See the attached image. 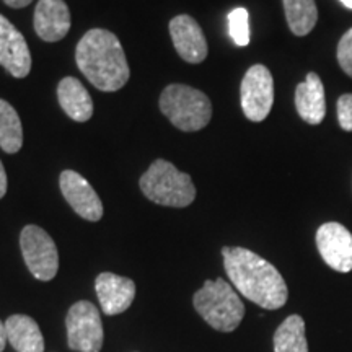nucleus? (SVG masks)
Returning a JSON list of instances; mask_svg holds the SVG:
<instances>
[{
  "mask_svg": "<svg viewBox=\"0 0 352 352\" xmlns=\"http://www.w3.org/2000/svg\"><path fill=\"white\" fill-rule=\"evenodd\" d=\"M223 267L239 292L264 310H277L289 298L283 274L270 261L241 246H223Z\"/></svg>",
  "mask_w": 352,
  "mask_h": 352,
  "instance_id": "1",
  "label": "nucleus"
},
{
  "mask_svg": "<svg viewBox=\"0 0 352 352\" xmlns=\"http://www.w3.org/2000/svg\"><path fill=\"white\" fill-rule=\"evenodd\" d=\"M76 60L80 72L101 91H118L129 80V65L118 36L94 28L77 44Z\"/></svg>",
  "mask_w": 352,
  "mask_h": 352,
  "instance_id": "2",
  "label": "nucleus"
},
{
  "mask_svg": "<svg viewBox=\"0 0 352 352\" xmlns=\"http://www.w3.org/2000/svg\"><path fill=\"white\" fill-rule=\"evenodd\" d=\"M192 305L202 320L220 333H232L245 318V305L239 294L222 277L206 280L192 297Z\"/></svg>",
  "mask_w": 352,
  "mask_h": 352,
  "instance_id": "3",
  "label": "nucleus"
},
{
  "mask_svg": "<svg viewBox=\"0 0 352 352\" xmlns=\"http://www.w3.org/2000/svg\"><path fill=\"white\" fill-rule=\"evenodd\" d=\"M139 183L147 199L166 208H188L196 199V186L191 176L164 158L153 162L140 176Z\"/></svg>",
  "mask_w": 352,
  "mask_h": 352,
  "instance_id": "4",
  "label": "nucleus"
},
{
  "mask_svg": "<svg viewBox=\"0 0 352 352\" xmlns=\"http://www.w3.org/2000/svg\"><path fill=\"white\" fill-rule=\"evenodd\" d=\"M160 109L176 129L196 132L212 118V103L204 91L182 83H171L162 91Z\"/></svg>",
  "mask_w": 352,
  "mask_h": 352,
  "instance_id": "5",
  "label": "nucleus"
},
{
  "mask_svg": "<svg viewBox=\"0 0 352 352\" xmlns=\"http://www.w3.org/2000/svg\"><path fill=\"white\" fill-rule=\"evenodd\" d=\"M67 344L77 352H100L103 347V323L98 308L80 300L69 308L65 316Z\"/></svg>",
  "mask_w": 352,
  "mask_h": 352,
  "instance_id": "6",
  "label": "nucleus"
},
{
  "mask_svg": "<svg viewBox=\"0 0 352 352\" xmlns=\"http://www.w3.org/2000/svg\"><path fill=\"white\" fill-rule=\"evenodd\" d=\"M20 246L26 266L38 280L54 279L59 270V253L50 233L38 226H26L21 230Z\"/></svg>",
  "mask_w": 352,
  "mask_h": 352,
  "instance_id": "7",
  "label": "nucleus"
},
{
  "mask_svg": "<svg viewBox=\"0 0 352 352\" xmlns=\"http://www.w3.org/2000/svg\"><path fill=\"white\" fill-rule=\"evenodd\" d=\"M241 109L253 122H261L270 116L274 103V80L270 69L254 64L246 70L240 87Z\"/></svg>",
  "mask_w": 352,
  "mask_h": 352,
  "instance_id": "8",
  "label": "nucleus"
},
{
  "mask_svg": "<svg viewBox=\"0 0 352 352\" xmlns=\"http://www.w3.org/2000/svg\"><path fill=\"white\" fill-rule=\"evenodd\" d=\"M316 248L321 259L338 272L352 271V233L340 222H327L316 230Z\"/></svg>",
  "mask_w": 352,
  "mask_h": 352,
  "instance_id": "9",
  "label": "nucleus"
},
{
  "mask_svg": "<svg viewBox=\"0 0 352 352\" xmlns=\"http://www.w3.org/2000/svg\"><path fill=\"white\" fill-rule=\"evenodd\" d=\"M59 186L70 208L82 219L88 222H98L103 217V204H101L100 196L80 173L74 170H64L60 173Z\"/></svg>",
  "mask_w": 352,
  "mask_h": 352,
  "instance_id": "10",
  "label": "nucleus"
},
{
  "mask_svg": "<svg viewBox=\"0 0 352 352\" xmlns=\"http://www.w3.org/2000/svg\"><path fill=\"white\" fill-rule=\"evenodd\" d=\"M0 65L15 78H25L32 70L26 39L3 15H0Z\"/></svg>",
  "mask_w": 352,
  "mask_h": 352,
  "instance_id": "11",
  "label": "nucleus"
},
{
  "mask_svg": "<svg viewBox=\"0 0 352 352\" xmlns=\"http://www.w3.org/2000/svg\"><path fill=\"white\" fill-rule=\"evenodd\" d=\"M170 34L176 52L189 64H201L209 47L199 23L189 15H178L170 21Z\"/></svg>",
  "mask_w": 352,
  "mask_h": 352,
  "instance_id": "12",
  "label": "nucleus"
},
{
  "mask_svg": "<svg viewBox=\"0 0 352 352\" xmlns=\"http://www.w3.org/2000/svg\"><path fill=\"white\" fill-rule=\"evenodd\" d=\"M95 289L101 310L109 316L126 311L135 297L134 280L113 272H101L95 280Z\"/></svg>",
  "mask_w": 352,
  "mask_h": 352,
  "instance_id": "13",
  "label": "nucleus"
},
{
  "mask_svg": "<svg viewBox=\"0 0 352 352\" xmlns=\"http://www.w3.org/2000/svg\"><path fill=\"white\" fill-rule=\"evenodd\" d=\"M34 32L43 41L56 43L70 30V12L64 0H38L33 16Z\"/></svg>",
  "mask_w": 352,
  "mask_h": 352,
  "instance_id": "14",
  "label": "nucleus"
},
{
  "mask_svg": "<svg viewBox=\"0 0 352 352\" xmlns=\"http://www.w3.org/2000/svg\"><path fill=\"white\" fill-rule=\"evenodd\" d=\"M296 109L307 124L318 126L327 116V96L318 74H307L296 88Z\"/></svg>",
  "mask_w": 352,
  "mask_h": 352,
  "instance_id": "15",
  "label": "nucleus"
},
{
  "mask_svg": "<svg viewBox=\"0 0 352 352\" xmlns=\"http://www.w3.org/2000/svg\"><path fill=\"white\" fill-rule=\"evenodd\" d=\"M57 98L60 108L70 120L87 122L94 116V101L88 90L76 77H65L57 85Z\"/></svg>",
  "mask_w": 352,
  "mask_h": 352,
  "instance_id": "16",
  "label": "nucleus"
},
{
  "mask_svg": "<svg viewBox=\"0 0 352 352\" xmlns=\"http://www.w3.org/2000/svg\"><path fill=\"white\" fill-rule=\"evenodd\" d=\"M7 340L16 352H44V338L28 315H12L6 321Z\"/></svg>",
  "mask_w": 352,
  "mask_h": 352,
  "instance_id": "17",
  "label": "nucleus"
},
{
  "mask_svg": "<svg viewBox=\"0 0 352 352\" xmlns=\"http://www.w3.org/2000/svg\"><path fill=\"white\" fill-rule=\"evenodd\" d=\"M274 352H308L305 321L300 315H290L276 329Z\"/></svg>",
  "mask_w": 352,
  "mask_h": 352,
  "instance_id": "18",
  "label": "nucleus"
},
{
  "mask_svg": "<svg viewBox=\"0 0 352 352\" xmlns=\"http://www.w3.org/2000/svg\"><path fill=\"white\" fill-rule=\"evenodd\" d=\"M287 25L296 36H307L318 21L315 0H283Z\"/></svg>",
  "mask_w": 352,
  "mask_h": 352,
  "instance_id": "19",
  "label": "nucleus"
},
{
  "mask_svg": "<svg viewBox=\"0 0 352 352\" xmlns=\"http://www.w3.org/2000/svg\"><path fill=\"white\" fill-rule=\"evenodd\" d=\"M23 145V127L19 113L6 100H0V148L16 153Z\"/></svg>",
  "mask_w": 352,
  "mask_h": 352,
  "instance_id": "20",
  "label": "nucleus"
},
{
  "mask_svg": "<svg viewBox=\"0 0 352 352\" xmlns=\"http://www.w3.org/2000/svg\"><path fill=\"white\" fill-rule=\"evenodd\" d=\"M228 33L236 46L245 47L250 44V15L243 7L233 8L228 13Z\"/></svg>",
  "mask_w": 352,
  "mask_h": 352,
  "instance_id": "21",
  "label": "nucleus"
},
{
  "mask_svg": "<svg viewBox=\"0 0 352 352\" xmlns=\"http://www.w3.org/2000/svg\"><path fill=\"white\" fill-rule=\"evenodd\" d=\"M336 59L342 72L352 78V28L347 30L338 43Z\"/></svg>",
  "mask_w": 352,
  "mask_h": 352,
  "instance_id": "22",
  "label": "nucleus"
},
{
  "mask_svg": "<svg viewBox=\"0 0 352 352\" xmlns=\"http://www.w3.org/2000/svg\"><path fill=\"white\" fill-rule=\"evenodd\" d=\"M336 111L341 129L352 132V94H344L338 98Z\"/></svg>",
  "mask_w": 352,
  "mask_h": 352,
  "instance_id": "23",
  "label": "nucleus"
},
{
  "mask_svg": "<svg viewBox=\"0 0 352 352\" xmlns=\"http://www.w3.org/2000/svg\"><path fill=\"white\" fill-rule=\"evenodd\" d=\"M7 173H6V168H3L2 162H0V199H2L3 196H6L7 192Z\"/></svg>",
  "mask_w": 352,
  "mask_h": 352,
  "instance_id": "24",
  "label": "nucleus"
},
{
  "mask_svg": "<svg viewBox=\"0 0 352 352\" xmlns=\"http://www.w3.org/2000/svg\"><path fill=\"white\" fill-rule=\"evenodd\" d=\"M8 7L12 8H23L33 2V0H3Z\"/></svg>",
  "mask_w": 352,
  "mask_h": 352,
  "instance_id": "25",
  "label": "nucleus"
},
{
  "mask_svg": "<svg viewBox=\"0 0 352 352\" xmlns=\"http://www.w3.org/2000/svg\"><path fill=\"white\" fill-rule=\"evenodd\" d=\"M7 329H6V323H2L0 321V352L6 349V344H7Z\"/></svg>",
  "mask_w": 352,
  "mask_h": 352,
  "instance_id": "26",
  "label": "nucleus"
},
{
  "mask_svg": "<svg viewBox=\"0 0 352 352\" xmlns=\"http://www.w3.org/2000/svg\"><path fill=\"white\" fill-rule=\"evenodd\" d=\"M340 2L346 8H349V10H352V0H340Z\"/></svg>",
  "mask_w": 352,
  "mask_h": 352,
  "instance_id": "27",
  "label": "nucleus"
}]
</instances>
